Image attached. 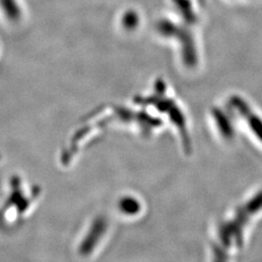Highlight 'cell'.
<instances>
[{
    "mask_svg": "<svg viewBox=\"0 0 262 262\" xmlns=\"http://www.w3.org/2000/svg\"><path fill=\"white\" fill-rule=\"evenodd\" d=\"M232 105L241 116L248 122L250 128L253 130V133L257 136L258 139L262 141V121L261 119L256 115L253 114L248 104L245 103L240 97H233L232 98Z\"/></svg>",
    "mask_w": 262,
    "mask_h": 262,
    "instance_id": "obj_1",
    "label": "cell"
},
{
    "mask_svg": "<svg viewBox=\"0 0 262 262\" xmlns=\"http://www.w3.org/2000/svg\"><path fill=\"white\" fill-rule=\"evenodd\" d=\"M176 6L184 19H186L187 24L193 25L197 20L196 15L192 8V4L190 0H174Z\"/></svg>",
    "mask_w": 262,
    "mask_h": 262,
    "instance_id": "obj_2",
    "label": "cell"
}]
</instances>
